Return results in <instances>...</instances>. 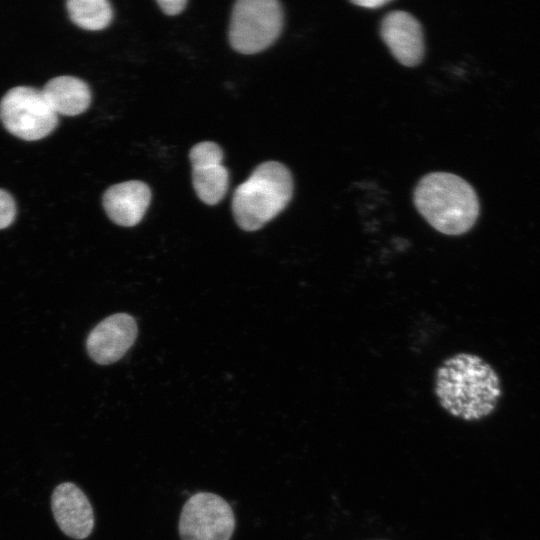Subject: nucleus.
Here are the masks:
<instances>
[{"label":"nucleus","mask_w":540,"mask_h":540,"mask_svg":"<svg viewBox=\"0 0 540 540\" xmlns=\"http://www.w3.org/2000/svg\"><path fill=\"white\" fill-rule=\"evenodd\" d=\"M389 2L390 1H386V0H360V1H353L352 3L358 6L364 7V8L374 9V8H379Z\"/></svg>","instance_id":"obj_17"},{"label":"nucleus","mask_w":540,"mask_h":540,"mask_svg":"<svg viewBox=\"0 0 540 540\" xmlns=\"http://www.w3.org/2000/svg\"><path fill=\"white\" fill-rule=\"evenodd\" d=\"M192 182L197 196L208 205H215L225 196L229 174L222 164L192 168Z\"/></svg>","instance_id":"obj_12"},{"label":"nucleus","mask_w":540,"mask_h":540,"mask_svg":"<svg viewBox=\"0 0 540 540\" xmlns=\"http://www.w3.org/2000/svg\"><path fill=\"white\" fill-rule=\"evenodd\" d=\"M0 120L12 135L26 141H36L56 128L58 116L42 90L17 86L1 99Z\"/></svg>","instance_id":"obj_5"},{"label":"nucleus","mask_w":540,"mask_h":540,"mask_svg":"<svg viewBox=\"0 0 540 540\" xmlns=\"http://www.w3.org/2000/svg\"><path fill=\"white\" fill-rule=\"evenodd\" d=\"M16 216V205L7 191L0 189V230L9 227Z\"/></svg>","instance_id":"obj_15"},{"label":"nucleus","mask_w":540,"mask_h":540,"mask_svg":"<svg viewBox=\"0 0 540 540\" xmlns=\"http://www.w3.org/2000/svg\"><path fill=\"white\" fill-rule=\"evenodd\" d=\"M234 528L233 510L219 495L198 492L183 505L179 519L181 540H230Z\"/></svg>","instance_id":"obj_6"},{"label":"nucleus","mask_w":540,"mask_h":540,"mask_svg":"<svg viewBox=\"0 0 540 540\" xmlns=\"http://www.w3.org/2000/svg\"><path fill=\"white\" fill-rule=\"evenodd\" d=\"M192 168L222 164L223 151L217 143L204 141L192 147L189 153Z\"/></svg>","instance_id":"obj_14"},{"label":"nucleus","mask_w":540,"mask_h":540,"mask_svg":"<svg viewBox=\"0 0 540 540\" xmlns=\"http://www.w3.org/2000/svg\"><path fill=\"white\" fill-rule=\"evenodd\" d=\"M161 10L169 16L177 15L185 8L187 1L185 0H158Z\"/></svg>","instance_id":"obj_16"},{"label":"nucleus","mask_w":540,"mask_h":540,"mask_svg":"<svg viewBox=\"0 0 540 540\" xmlns=\"http://www.w3.org/2000/svg\"><path fill=\"white\" fill-rule=\"evenodd\" d=\"M48 103L58 115L75 116L90 105L91 92L88 85L73 76L50 79L41 89Z\"/></svg>","instance_id":"obj_11"},{"label":"nucleus","mask_w":540,"mask_h":540,"mask_svg":"<svg viewBox=\"0 0 540 540\" xmlns=\"http://www.w3.org/2000/svg\"><path fill=\"white\" fill-rule=\"evenodd\" d=\"M292 194L289 169L277 161L261 163L234 192V218L243 230H258L284 210Z\"/></svg>","instance_id":"obj_3"},{"label":"nucleus","mask_w":540,"mask_h":540,"mask_svg":"<svg viewBox=\"0 0 540 540\" xmlns=\"http://www.w3.org/2000/svg\"><path fill=\"white\" fill-rule=\"evenodd\" d=\"M54 519L61 531L73 538H87L94 528L93 508L85 493L74 483L59 484L51 497Z\"/></svg>","instance_id":"obj_9"},{"label":"nucleus","mask_w":540,"mask_h":540,"mask_svg":"<svg viewBox=\"0 0 540 540\" xmlns=\"http://www.w3.org/2000/svg\"><path fill=\"white\" fill-rule=\"evenodd\" d=\"M283 26V10L277 0H239L234 4L229 41L242 54H255L275 42Z\"/></svg>","instance_id":"obj_4"},{"label":"nucleus","mask_w":540,"mask_h":540,"mask_svg":"<svg viewBox=\"0 0 540 540\" xmlns=\"http://www.w3.org/2000/svg\"><path fill=\"white\" fill-rule=\"evenodd\" d=\"M380 35L392 55L404 66L418 65L424 55V37L420 22L401 10L389 12L382 20Z\"/></svg>","instance_id":"obj_8"},{"label":"nucleus","mask_w":540,"mask_h":540,"mask_svg":"<svg viewBox=\"0 0 540 540\" xmlns=\"http://www.w3.org/2000/svg\"><path fill=\"white\" fill-rule=\"evenodd\" d=\"M150 201V188L137 180L115 184L103 195V206L108 217L125 227L134 226L142 220Z\"/></svg>","instance_id":"obj_10"},{"label":"nucleus","mask_w":540,"mask_h":540,"mask_svg":"<svg viewBox=\"0 0 540 540\" xmlns=\"http://www.w3.org/2000/svg\"><path fill=\"white\" fill-rule=\"evenodd\" d=\"M413 201L430 226L450 236L468 232L480 211L473 187L461 177L447 172L425 175L414 190Z\"/></svg>","instance_id":"obj_2"},{"label":"nucleus","mask_w":540,"mask_h":540,"mask_svg":"<svg viewBox=\"0 0 540 540\" xmlns=\"http://www.w3.org/2000/svg\"><path fill=\"white\" fill-rule=\"evenodd\" d=\"M70 19L80 28L98 31L112 20V7L106 0H70L66 3Z\"/></svg>","instance_id":"obj_13"},{"label":"nucleus","mask_w":540,"mask_h":540,"mask_svg":"<svg viewBox=\"0 0 540 540\" xmlns=\"http://www.w3.org/2000/svg\"><path fill=\"white\" fill-rule=\"evenodd\" d=\"M136 335L137 324L133 317L126 313L111 315L89 333L86 342L88 354L98 364H112L124 356Z\"/></svg>","instance_id":"obj_7"},{"label":"nucleus","mask_w":540,"mask_h":540,"mask_svg":"<svg viewBox=\"0 0 540 540\" xmlns=\"http://www.w3.org/2000/svg\"><path fill=\"white\" fill-rule=\"evenodd\" d=\"M435 393L451 415L477 421L490 415L501 396L500 380L482 358L459 353L446 359L435 375Z\"/></svg>","instance_id":"obj_1"}]
</instances>
